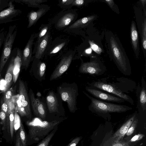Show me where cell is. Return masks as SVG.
<instances>
[{
    "label": "cell",
    "instance_id": "cell-28",
    "mask_svg": "<svg viewBox=\"0 0 146 146\" xmlns=\"http://www.w3.org/2000/svg\"><path fill=\"white\" fill-rule=\"evenodd\" d=\"M51 27L50 24H42L39 29V31L37 34H35V38L37 37L36 42H37L44 36L49 31H50Z\"/></svg>",
    "mask_w": 146,
    "mask_h": 146
},
{
    "label": "cell",
    "instance_id": "cell-33",
    "mask_svg": "<svg viewBox=\"0 0 146 146\" xmlns=\"http://www.w3.org/2000/svg\"><path fill=\"white\" fill-rule=\"evenodd\" d=\"M9 114H6L1 109L0 110V119H1V124L3 125V129H5L7 125L9 123Z\"/></svg>",
    "mask_w": 146,
    "mask_h": 146
},
{
    "label": "cell",
    "instance_id": "cell-40",
    "mask_svg": "<svg viewBox=\"0 0 146 146\" xmlns=\"http://www.w3.org/2000/svg\"><path fill=\"white\" fill-rule=\"evenodd\" d=\"M10 0H0V12L7 8Z\"/></svg>",
    "mask_w": 146,
    "mask_h": 146
},
{
    "label": "cell",
    "instance_id": "cell-34",
    "mask_svg": "<svg viewBox=\"0 0 146 146\" xmlns=\"http://www.w3.org/2000/svg\"><path fill=\"white\" fill-rule=\"evenodd\" d=\"M74 0H62L59 1L58 5L61 8L68 9L71 8L73 6Z\"/></svg>",
    "mask_w": 146,
    "mask_h": 146
},
{
    "label": "cell",
    "instance_id": "cell-45",
    "mask_svg": "<svg viewBox=\"0 0 146 146\" xmlns=\"http://www.w3.org/2000/svg\"><path fill=\"white\" fill-rule=\"evenodd\" d=\"M15 146H22L19 137V131H18L17 134Z\"/></svg>",
    "mask_w": 146,
    "mask_h": 146
},
{
    "label": "cell",
    "instance_id": "cell-38",
    "mask_svg": "<svg viewBox=\"0 0 146 146\" xmlns=\"http://www.w3.org/2000/svg\"><path fill=\"white\" fill-rule=\"evenodd\" d=\"M137 122L138 119H137L134 120L128 129L126 133L127 135H130L133 133L137 124Z\"/></svg>",
    "mask_w": 146,
    "mask_h": 146
},
{
    "label": "cell",
    "instance_id": "cell-6",
    "mask_svg": "<svg viewBox=\"0 0 146 146\" xmlns=\"http://www.w3.org/2000/svg\"><path fill=\"white\" fill-rule=\"evenodd\" d=\"M77 17L76 12L73 10L60 13L55 18L54 23L55 27L58 30L63 29L73 23Z\"/></svg>",
    "mask_w": 146,
    "mask_h": 146
},
{
    "label": "cell",
    "instance_id": "cell-2",
    "mask_svg": "<svg viewBox=\"0 0 146 146\" xmlns=\"http://www.w3.org/2000/svg\"><path fill=\"white\" fill-rule=\"evenodd\" d=\"M108 43L110 54L118 69L124 74L129 75L131 73L129 62L119 40L113 35H111Z\"/></svg>",
    "mask_w": 146,
    "mask_h": 146
},
{
    "label": "cell",
    "instance_id": "cell-24",
    "mask_svg": "<svg viewBox=\"0 0 146 146\" xmlns=\"http://www.w3.org/2000/svg\"><path fill=\"white\" fill-rule=\"evenodd\" d=\"M95 17L94 16H91L80 19L72 24L68 27V28L74 29L81 27L93 20Z\"/></svg>",
    "mask_w": 146,
    "mask_h": 146
},
{
    "label": "cell",
    "instance_id": "cell-25",
    "mask_svg": "<svg viewBox=\"0 0 146 146\" xmlns=\"http://www.w3.org/2000/svg\"><path fill=\"white\" fill-rule=\"evenodd\" d=\"M143 77L142 79V88L139 96V103L142 110H146V89L145 82Z\"/></svg>",
    "mask_w": 146,
    "mask_h": 146
},
{
    "label": "cell",
    "instance_id": "cell-5",
    "mask_svg": "<svg viewBox=\"0 0 146 146\" xmlns=\"http://www.w3.org/2000/svg\"><path fill=\"white\" fill-rule=\"evenodd\" d=\"M17 30L16 25H11L5 35L0 59V75L11 55Z\"/></svg>",
    "mask_w": 146,
    "mask_h": 146
},
{
    "label": "cell",
    "instance_id": "cell-9",
    "mask_svg": "<svg viewBox=\"0 0 146 146\" xmlns=\"http://www.w3.org/2000/svg\"><path fill=\"white\" fill-rule=\"evenodd\" d=\"M91 86L94 88L112 93L123 99L125 101L128 102L131 104H134V101L131 97L111 84L97 81L92 83Z\"/></svg>",
    "mask_w": 146,
    "mask_h": 146
},
{
    "label": "cell",
    "instance_id": "cell-11",
    "mask_svg": "<svg viewBox=\"0 0 146 146\" xmlns=\"http://www.w3.org/2000/svg\"><path fill=\"white\" fill-rule=\"evenodd\" d=\"M14 1V0H10L8 7L0 12V24L16 20L13 19L21 13L22 11L20 9L15 8Z\"/></svg>",
    "mask_w": 146,
    "mask_h": 146
},
{
    "label": "cell",
    "instance_id": "cell-42",
    "mask_svg": "<svg viewBox=\"0 0 146 146\" xmlns=\"http://www.w3.org/2000/svg\"><path fill=\"white\" fill-rule=\"evenodd\" d=\"M110 146H131L129 142L119 141L112 144Z\"/></svg>",
    "mask_w": 146,
    "mask_h": 146
},
{
    "label": "cell",
    "instance_id": "cell-20",
    "mask_svg": "<svg viewBox=\"0 0 146 146\" xmlns=\"http://www.w3.org/2000/svg\"><path fill=\"white\" fill-rule=\"evenodd\" d=\"M46 102L48 111L50 113H58L59 105L58 98L55 93L50 91L46 98Z\"/></svg>",
    "mask_w": 146,
    "mask_h": 146
},
{
    "label": "cell",
    "instance_id": "cell-35",
    "mask_svg": "<svg viewBox=\"0 0 146 146\" xmlns=\"http://www.w3.org/2000/svg\"><path fill=\"white\" fill-rule=\"evenodd\" d=\"M142 43L144 50L145 51L146 49V20L145 18L143 23L142 24Z\"/></svg>",
    "mask_w": 146,
    "mask_h": 146
},
{
    "label": "cell",
    "instance_id": "cell-32",
    "mask_svg": "<svg viewBox=\"0 0 146 146\" xmlns=\"http://www.w3.org/2000/svg\"><path fill=\"white\" fill-rule=\"evenodd\" d=\"M19 137L22 146H27V137L23 125L21 122L19 130Z\"/></svg>",
    "mask_w": 146,
    "mask_h": 146
},
{
    "label": "cell",
    "instance_id": "cell-1",
    "mask_svg": "<svg viewBox=\"0 0 146 146\" xmlns=\"http://www.w3.org/2000/svg\"><path fill=\"white\" fill-rule=\"evenodd\" d=\"M61 121L55 120L49 121L44 120L39 123L27 122V124L29 129L27 145L37 143L41 141L58 126Z\"/></svg>",
    "mask_w": 146,
    "mask_h": 146
},
{
    "label": "cell",
    "instance_id": "cell-37",
    "mask_svg": "<svg viewBox=\"0 0 146 146\" xmlns=\"http://www.w3.org/2000/svg\"><path fill=\"white\" fill-rule=\"evenodd\" d=\"M88 42L92 49L97 54H100L102 52V49L97 44L89 40Z\"/></svg>",
    "mask_w": 146,
    "mask_h": 146
},
{
    "label": "cell",
    "instance_id": "cell-7",
    "mask_svg": "<svg viewBox=\"0 0 146 146\" xmlns=\"http://www.w3.org/2000/svg\"><path fill=\"white\" fill-rule=\"evenodd\" d=\"M74 53V51L71 50L63 56L51 74L50 78V81L58 78L67 70L73 60Z\"/></svg>",
    "mask_w": 146,
    "mask_h": 146
},
{
    "label": "cell",
    "instance_id": "cell-21",
    "mask_svg": "<svg viewBox=\"0 0 146 146\" xmlns=\"http://www.w3.org/2000/svg\"><path fill=\"white\" fill-rule=\"evenodd\" d=\"M67 43V40L63 39H58L51 42L45 55L52 56L56 55L65 47Z\"/></svg>",
    "mask_w": 146,
    "mask_h": 146
},
{
    "label": "cell",
    "instance_id": "cell-23",
    "mask_svg": "<svg viewBox=\"0 0 146 146\" xmlns=\"http://www.w3.org/2000/svg\"><path fill=\"white\" fill-rule=\"evenodd\" d=\"M131 36L132 44L134 52L137 57L139 52L138 35L135 22L132 21L131 27Z\"/></svg>",
    "mask_w": 146,
    "mask_h": 146
},
{
    "label": "cell",
    "instance_id": "cell-17",
    "mask_svg": "<svg viewBox=\"0 0 146 146\" xmlns=\"http://www.w3.org/2000/svg\"><path fill=\"white\" fill-rule=\"evenodd\" d=\"M50 8L48 5L41 4L37 11L32 10L29 12L27 16L29 22L27 28H29L35 24L38 19L50 9Z\"/></svg>",
    "mask_w": 146,
    "mask_h": 146
},
{
    "label": "cell",
    "instance_id": "cell-19",
    "mask_svg": "<svg viewBox=\"0 0 146 146\" xmlns=\"http://www.w3.org/2000/svg\"><path fill=\"white\" fill-rule=\"evenodd\" d=\"M16 50L17 47L12 50L10 56L8 60L9 61V63L5 78L7 90L9 89L13 79L14 59Z\"/></svg>",
    "mask_w": 146,
    "mask_h": 146
},
{
    "label": "cell",
    "instance_id": "cell-43",
    "mask_svg": "<svg viewBox=\"0 0 146 146\" xmlns=\"http://www.w3.org/2000/svg\"><path fill=\"white\" fill-rule=\"evenodd\" d=\"M144 136V135L143 134H138L136 135L131 138L130 141L132 142L139 141L142 139Z\"/></svg>",
    "mask_w": 146,
    "mask_h": 146
},
{
    "label": "cell",
    "instance_id": "cell-44",
    "mask_svg": "<svg viewBox=\"0 0 146 146\" xmlns=\"http://www.w3.org/2000/svg\"><path fill=\"white\" fill-rule=\"evenodd\" d=\"M84 3V0H74L72 5L73 6L79 7L83 5Z\"/></svg>",
    "mask_w": 146,
    "mask_h": 146
},
{
    "label": "cell",
    "instance_id": "cell-47",
    "mask_svg": "<svg viewBox=\"0 0 146 146\" xmlns=\"http://www.w3.org/2000/svg\"><path fill=\"white\" fill-rule=\"evenodd\" d=\"M86 52L88 54L92 52V50L91 48H89L87 49L86 51Z\"/></svg>",
    "mask_w": 146,
    "mask_h": 146
},
{
    "label": "cell",
    "instance_id": "cell-13",
    "mask_svg": "<svg viewBox=\"0 0 146 146\" xmlns=\"http://www.w3.org/2000/svg\"><path fill=\"white\" fill-rule=\"evenodd\" d=\"M19 98L25 109L26 117L30 120L32 114L30 101L25 86L24 82L20 79L19 81Z\"/></svg>",
    "mask_w": 146,
    "mask_h": 146
},
{
    "label": "cell",
    "instance_id": "cell-8",
    "mask_svg": "<svg viewBox=\"0 0 146 146\" xmlns=\"http://www.w3.org/2000/svg\"><path fill=\"white\" fill-rule=\"evenodd\" d=\"M52 36L50 31L40 40L36 42L32 54H35L34 57L41 60L45 55L52 42Z\"/></svg>",
    "mask_w": 146,
    "mask_h": 146
},
{
    "label": "cell",
    "instance_id": "cell-26",
    "mask_svg": "<svg viewBox=\"0 0 146 146\" xmlns=\"http://www.w3.org/2000/svg\"><path fill=\"white\" fill-rule=\"evenodd\" d=\"M12 100L15 106V109L17 113L21 116H27V114L25 109L23 106L19 98V94L13 96Z\"/></svg>",
    "mask_w": 146,
    "mask_h": 146
},
{
    "label": "cell",
    "instance_id": "cell-10",
    "mask_svg": "<svg viewBox=\"0 0 146 146\" xmlns=\"http://www.w3.org/2000/svg\"><path fill=\"white\" fill-rule=\"evenodd\" d=\"M29 96L34 114L42 121H44L47 113L45 104L39 99L35 97L34 93L31 89L29 90Z\"/></svg>",
    "mask_w": 146,
    "mask_h": 146
},
{
    "label": "cell",
    "instance_id": "cell-36",
    "mask_svg": "<svg viewBox=\"0 0 146 146\" xmlns=\"http://www.w3.org/2000/svg\"><path fill=\"white\" fill-rule=\"evenodd\" d=\"M13 93L14 90L13 88H11L8 89L4 93L2 99L7 102H11Z\"/></svg>",
    "mask_w": 146,
    "mask_h": 146
},
{
    "label": "cell",
    "instance_id": "cell-15",
    "mask_svg": "<svg viewBox=\"0 0 146 146\" xmlns=\"http://www.w3.org/2000/svg\"><path fill=\"white\" fill-rule=\"evenodd\" d=\"M82 73L98 75L103 72L99 64L96 61L82 63L79 69Z\"/></svg>",
    "mask_w": 146,
    "mask_h": 146
},
{
    "label": "cell",
    "instance_id": "cell-3",
    "mask_svg": "<svg viewBox=\"0 0 146 146\" xmlns=\"http://www.w3.org/2000/svg\"><path fill=\"white\" fill-rule=\"evenodd\" d=\"M84 94L91 100L89 109L96 113L106 114L111 113H122L132 110L128 106L104 102L97 100L89 95L85 92Z\"/></svg>",
    "mask_w": 146,
    "mask_h": 146
},
{
    "label": "cell",
    "instance_id": "cell-4",
    "mask_svg": "<svg viewBox=\"0 0 146 146\" xmlns=\"http://www.w3.org/2000/svg\"><path fill=\"white\" fill-rule=\"evenodd\" d=\"M57 91L62 100L67 103L70 111L75 112L77 110V98L78 95L77 84L75 83H63L58 87Z\"/></svg>",
    "mask_w": 146,
    "mask_h": 146
},
{
    "label": "cell",
    "instance_id": "cell-16",
    "mask_svg": "<svg viewBox=\"0 0 146 146\" xmlns=\"http://www.w3.org/2000/svg\"><path fill=\"white\" fill-rule=\"evenodd\" d=\"M86 90L93 96L99 99L118 103L124 102L125 100L119 97L107 94L94 88L86 87Z\"/></svg>",
    "mask_w": 146,
    "mask_h": 146
},
{
    "label": "cell",
    "instance_id": "cell-22",
    "mask_svg": "<svg viewBox=\"0 0 146 146\" xmlns=\"http://www.w3.org/2000/svg\"><path fill=\"white\" fill-rule=\"evenodd\" d=\"M22 50L17 47V50L14 59L13 71V81L15 83L17 81L22 66L21 57Z\"/></svg>",
    "mask_w": 146,
    "mask_h": 146
},
{
    "label": "cell",
    "instance_id": "cell-27",
    "mask_svg": "<svg viewBox=\"0 0 146 146\" xmlns=\"http://www.w3.org/2000/svg\"><path fill=\"white\" fill-rule=\"evenodd\" d=\"M17 3L27 5L28 7L39 8L41 3L47 1V0H14Z\"/></svg>",
    "mask_w": 146,
    "mask_h": 146
},
{
    "label": "cell",
    "instance_id": "cell-18",
    "mask_svg": "<svg viewBox=\"0 0 146 146\" xmlns=\"http://www.w3.org/2000/svg\"><path fill=\"white\" fill-rule=\"evenodd\" d=\"M32 68L33 74L36 79L40 81L45 79L46 65L44 62L34 57Z\"/></svg>",
    "mask_w": 146,
    "mask_h": 146
},
{
    "label": "cell",
    "instance_id": "cell-12",
    "mask_svg": "<svg viewBox=\"0 0 146 146\" xmlns=\"http://www.w3.org/2000/svg\"><path fill=\"white\" fill-rule=\"evenodd\" d=\"M135 117L136 114H135L130 118L111 137L105 141L102 146H110L113 143L120 141L122 139L135 119Z\"/></svg>",
    "mask_w": 146,
    "mask_h": 146
},
{
    "label": "cell",
    "instance_id": "cell-39",
    "mask_svg": "<svg viewBox=\"0 0 146 146\" xmlns=\"http://www.w3.org/2000/svg\"><path fill=\"white\" fill-rule=\"evenodd\" d=\"M82 138L81 136L75 137L66 146H76Z\"/></svg>",
    "mask_w": 146,
    "mask_h": 146
},
{
    "label": "cell",
    "instance_id": "cell-29",
    "mask_svg": "<svg viewBox=\"0 0 146 146\" xmlns=\"http://www.w3.org/2000/svg\"><path fill=\"white\" fill-rule=\"evenodd\" d=\"M58 129L55 127L46 137L39 142L36 146H48L49 143Z\"/></svg>",
    "mask_w": 146,
    "mask_h": 146
},
{
    "label": "cell",
    "instance_id": "cell-14",
    "mask_svg": "<svg viewBox=\"0 0 146 146\" xmlns=\"http://www.w3.org/2000/svg\"><path fill=\"white\" fill-rule=\"evenodd\" d=\"M35 34H32L24 49L21 57L22 66L26 70L28 67L30 62L34 58L32 57V46L34 44Z\"/></svg>",
    "mask_w": 146,
    "mask_h": 146
},
{
    "label": "cell",
    "instance_id": "cell-30",
    "mask_svg": "<svg viewBox=\"0 0 146 146\" xmlns=\"http://www.w3.org/2000/svg\"><path fill=\"white\" fill-rule=\"evenodd\" d=\"M15 110V108L12 109L10 111L9 114V131L12 138L13 137L14 131Z\"/></svg>",
    "mask_w": 146,
    "mask_h": 146
},
{
    "label": "cell",
    "instance_id": "cell-41",
    "mask_svg": "<svg viewBox=\"0 0 146 146\" xmlns=\"http://www.w3.org/2000/svg\"><path fill=\"white\" fill-rule=\"evenodd\" d=\"M6 35V33L4 31V29L3 28L0 31V50L2 44H3Z\"/></svg>",
    "mask_w": 146,
    "mask_h": 146
},
{
    "label": "cell",
    "instance_id": "cell-46",
    "mask_svg": "<svg viewBox=\"0 0 146 146\" xmlns=\"http://www.w3.org/2000/svg\"><path fill=\"white\" fill-rule=\"evenodd\" d=\"M107 3L109 4L110 7L111 8H113V6L114 3L113 1L112 0H105Z\"/></svg>",
    "mask_w": 146,
    "mask_h": 146
},
{
    "label": "cell",
    "instance_id": "cell-31",
    "mask_svg": "<svg viewBox=\"0 0 146 146\" xmlns=\"http://www.w3.org/2000/svg\"><path fill=\"white\" fill-rule=\"evenodd\" d=\"M13 103L12 100L11 102H7L2 99L1 103V110L3 111L6 114H9L10 111L14 108V106L11 104Z\"/></svg>",
    "mask_w": 146,
    "mask_h": 146
}]
</instances>
